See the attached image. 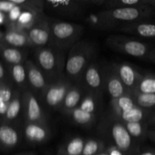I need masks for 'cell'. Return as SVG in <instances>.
Instances as JSON below:
<instances>
[{
  "instance_id": "obj_1",
  "label": "cell",
  "mask_w": 155,
  "mask_h": 155,
  "mask_svg": "<svg viewBox=\"0 0 155 155\" xmlns=\"http://www.w3.org/2000/svg\"><path fill=\"white\" fill-rule=\"evenodd\" d=\"M97 48L92 41L80 40L69 50L66 58L64 75L73 83H80L83 72L95 60Z\"/></svg>"
},
{
  "instance_id": "obj_2",
  "label": "cell",
  "mask_w": 155,
  "mask_h": 155,
  "mask_svg": "<svg viewBox=\"0 0 155 155\" xmlns=\"http://www.w3.org/2000/svg\"><path fill=\"white\" fill-rule=\"evenodd\" d=\"M98 130L106 139H109L108 143L116 146L126 155H136L139 151L124 124L107 114L100 123Z\"/></svg>"
},
{
  "instance_id": "obj_3",
  "label": "cell",
  "mask_w": 155,
  "mask_h": 155,
  "mask_svg": "<svg viewBox=\"0 0 155 155\" xmlns=\"http://www.w3.org/2000/svg\"><path fill=\"white\" fill-rule=\"evenodd\" d=\"M50 27L49 46L66 51L80 40L84 27L76 23L48 18Z\"/></svg>"
},
{
  "instance_id": "obj_4",
  "label": "cell",
  "mask_w": 155,
  "mask_h": 155,
  "mask_svg": "<svg viewBox=\"0 0 155 155\" xmlns=\"http://www.w3.org/2000/svg\"><path fill=\"white\" fill-rule=\"evenodd\" d=\"M34 56L35 63L48 83L64 74L67 58L65 51L48 45L36 48Z\"/></svg>"
},
{
  "instance_id": "obj_5",
  "label": "cell",
  "mask_w": 155,
  "mask_h": 155,
  "mask_svg": "<svg viewBox=\"0 0 155 155\" xmlns=\"http://www.w3.org/2000/svg\"><path fill=\"white\" fill-rule=\"evenodd\" d=\"M101 12L110 24L111 30L124 24L148 21L155 15V9L149 5L101 10Z\"/></svg>"
},
{
  "instance_id": "obj_6",
  "label": "cell",
  "mask_w": 155,
  "mask_h": 155,
  "mask_svg": "<svg viewBox=\"0 0 155 155\" xmlns=\"http://www.w3.org/2000/svg\"><path fill=\"white\" fill-rule=\"evenodd\" d=\"M106 43L113 50L139 58L148 59L152 50V48L145 42L121 35L108 36Z\"/></svg>"
},
{
  "instance_id": "obj_7",
  "label": "cell",
  "mask_w": 155,
  "mask_h": 155,
  "mask_svg": "<svg viewBox=\"0 0 155 155\" xmlns=\"http://www.w3.org/2000/svg\"><path fill=\"white\" fill-rule=\"evenodd\" d=\"M45 9L66 19H83L90 10L85 0H44Z\"/></svg>"
},
{
  "instance_id": "obj_8",
  "label": "cell",
  "mask_w": 155,
  "mask_h": 155,
  "mask_svg": "<svg viewBox=\"0 0 155 155\" xmlns=\"http://www.w3.org/2000/svg\"><path fill=\"white\" fill-rule=\"evenodd\" d=\"M74 83L64 74L49 82L41 93V97L45 105L51 109H60L62 102Z\"/></svg>"
},
{
  "instance_id": "obj_9",
  "label": "cell",
  "mask_w": 155,
  "mask_h": 155,
  "mask_svg": "<svg viewBox=\"0 0 155 155\" xmlns=\"http://www.w3.org/2000/svg\"><path fill=\"white\" fill-rule=\"evenodd\" d=\"M79 83L86 92L102 95L104 91V67L94 60L86 68Z\"/></svg>"
},
{
  "instance_id": "obj_10",
  "label": "cell",
  "mask_w": 155,
  "mask_h": 155,
  "mask_svg": "<svg viewBox=\"0 0 155 155\" xmlns=\"http://www.w3.org/2000/svg\"><path fill=\"white\" fill-rule=\"evenodd\" d=\"M22 109L25 123L47 124L46 118L37 98L28 89L22 91Z\"/></svg>"
},
{
  "instance_id": "obj_11",
  "label": "cell",
  "mask_w": 155,
  "mask_h": 155,
  "mask_svg": "<svg viewBox=\"0 0 155 155\" xmlns=\"http://www.w3.org/2000/svg\"><path fill=\"white\" fill-rule=\"evenodd\" d=\"M27 35L31 47L38 48L48 46L51 36L48 18L43 14L39 20L27 30Z\"/></svg>"
},
{
  "instance_id": "obj_12",
  "label": "cell",
  "mask_w": 155,
  "mask_h": 155,
  "mask_svg": "<svg viewBox=\"0 0 155 155\" xmlns=\"http://www.w3.org/2000/svg\"><path fill=\"white\" fill-rule=\"evenodd\" d=\"M104 91L111 99H117L129 92L111 64L104 67Z\"/></svg>"
},
{
  "instance_id": "obj_13",
  "label": "cell",
  "mask_w": 155,
  "mask_h": 155,
  "mask_svg": "<svg viewBox=\"0 0 155 155\" xmlns=\"http://www.w3.org/2000/svg\"><path fill=\"white\" fill-rule=\"evenodd\" d=\"M111 65L127 91L132 92L134 90L143 74L130 64L114 63Z\"/></svg>"
},
{
  "instance_id": "obj_14",
  "label": "cell",
  "mask_w": 155,
  "mask_h": 155,
  "mask_svg": "<svg viewBox=\"0 0 155 155\" xmlns=\"http://www.w3.org/2000/svg\"><path fill=\"white\" fill-rule=\"evenodd\" d=\"M24 67L27 74V83L30 91L34 93H42L48 85V82L43 73L38 68L35 62L27 59L24 62Z\"/></svg>"
},
{
  "instance_id": "obj_15",
  "label": "cell",
  "mask_w": 155,
  "mask_h": 155,
  "mask_svg": "<svg viewBox=\"0 0 155 155\" xmlns=\"http://www.w3.org/2000/svg\"><path fill=\"white\" fill-rule=\"evenodd\" d=\"M51 132L47 124L25 123L24 136L25 140L31 145H41L49 139Z\"/></svg>"
},
{
  "instance_id": "obj_16",
  "label": "cell",
  "mask_w": 155,
  "mask_h": 155,
  "mask_svg": "<svg viewBox=\"0 0 155 155\" xmlns=\"http://www.w3.org/2000/svg\"><path fill=\"white\" fill-rule=\"evenodd\" d=\"M115 30L145 39H155V22L148 21L124 24Z\"/></svg>"
},
{
  "instance_id": "obj_17",
  "label": "cell",
  "mask_w": 155,
  "mask_h": 155,
  "mask_svg": "<svg viewBox=\"0 0 155 155\" xmlns=\"http://www.w3.org/2000/svg\"><path fill=\"white\" fill-rule=\"evenodd\" d=\"M85 92L86 91L80 83H74L67 92L59 110L68 116L74 109L78 107Z\"/></svg>"
},
{
  "instance_id": "obj_18",
  "label": "cell",
  "mask_w": 155,
  "mask_h": 155,
  "mask_svg": "<svg viewBox=\"0 0 155 155\" xmlns=\"http://www.w3.org/2000/svg\"><path fill=\"white\" fill-rule=\"evenodd\" d=\"M3 39L5 44L9 46L18 48L30 46L27 32L10 26H6V31L4 33Z\"/></svg>"
},
{
  "instance_id": "obj_19",
  "label": "cell",
  "mask_w": 155,
  "mask_h": 155,
  "mask_svg": "<svg viewBox=\"0 0 155 155\" xmlns=\"http://www.w3.org/2000/svg\"><path fill=\"white\" fill-rule=\"evenodd\" d=\"M19 141V132L15 127L6 123L0 126V145L5 149L15 148L18 146Z\"/></svg>"
},
{
  "instance_id": "obj_20",
  "label": "cell",
  "mask_w": 155,
  "mask_h": 155,
  "mask_svg": "<svg viewBox=\"0 0 155 155\" xmlns=\"http://www.w3.org/2000/svg\"><path fill=\"white\" fill-rule=\"evenodd\" d=\"M0 54L9 65L24 64L27 60L28 55L26 49L15 48L7 45H3L0 48Z\"/></svg>"
},
{
  "instance_id": "obj_21",
  "label": "cell",
  "mask_w": 155,
  "mask_h": 155,
  "mask_svg": "<svg viewBox=\"0 0 155 155\" xmlns=\"http://www.w3.org/2000/svg\"><path fill=\"white\" fill-rule=\"evenodd\" d=\"M151 113L152 112L151 110H145L136 105L133 108L120 113L119 114L112 117L118 120L122 123L143 122V121H147Z\"/></svg>"
},
{
  "instance_id": "obj_22",
  "label": "cell",
  "mask_w": 155,
  "mask_h": 155,
  "mask_svg": "<svg viewBox=\"0 0 155 155\" xmlns=\"http://www.w3.org/2000/svg\"><path fill=\"white\" fill-rule=\"evenodd\" d=\"M136 106V104L134 99L132 97L131 94L128 92L117 99L110 100V110L107 114L111 117H114L119 114L120 113L130 110Z\"/></svg>"
},
{
  "instance_id": "obj_23",
  "label": "cell",
  "mask_w": 155,
  "mask_h": 155,
  "mask_svg": "<svg viewBox=\"0 0 155 155\" xmlns=\"http://www.w3.org/2000/svg\"><path fill=\"white\" fill-rule=\"evenodd\" d=\"M101 99L102 95L86 92L78 107L87 113L98 115L101 107Z\"/></svg>"
},
{
  "instance_id": "obj_24",
  "label": "cell",
  "mask_w": 155,
  "mask_h": 155,
  "mask_svg": "<svg viewBox=\"0 0 155 155\" xmlns=\"http://www.w3.org/2000/svg\"><path fill=\"white\" fill-rule=\"evenodd\" d=\"M83 20L92 30H101V31L110 30V25L101 14V10L95 11V12L89 11L86 12Z\"/></svg>"
},
{
  "instance_id": "obj_25",
  "label": "cell",
  "mask_w": 155,
  "mask_h": 155,
  "mask_svg": "<svg viewBox=\"0 0 155 155\" xmlns=\"http://www.w3.org/2000/svg\"><path fill=\"white\" fill-rule=\"evenodd\" d=\"M86 139L80 136H75L62 144L57 155H82Z\"/></svg>"
},
{
  "instance_id": "obj_26",
  "label": "cell",
  "mask_w": 155,
  "mask_h": 155,
  "mask_svg": "<svg viewBox=\"0 0 155 155\" xmlns=\"http://www.w3.org/2000/svg\"><path fill=\"white\" fill-rule=\"evenodd\" d=\"M44 13L40 14L36 13V12H30V11L23 10L16 22H6L5 25L15 27V28L21 29V30L27 32V30H29L39 20V18Z\"/></svg>"
},
{
  "instance_id": "obj_27",
  "label": "cell",
  "mask_w": 155,
  "mask_h": 155,
  "mask_svg": "<svg viewBox=\"0 0 155 155\" xmlns=\"http://www.w3.org/2000/svg\"><path fill=\"white\" fill-rule=\"evenodd\" d=\"M68 116L70 117L73 122L75 123L77 125L83 127H90L95 123L98 115L87 113L77 107Z\"/></svg>"
},
{
  "instance_id": "obj_28",
  "label": "cell",
  "mask_w": 155,
  "mask_h": 155,
  "mask_svg": "<svg viewBox=\"0 0 155 155\" xmlns=\"http://www.w3.org/2000/svg\"><path fill=\"white\" fill-rule=\"evenodd\" d=\"M9 74L14 83L22 91L26 90L28 88L27 74L24 64H21L9 65Z\"/></svg>"
},
{
  "instance_id": "obj_29",
  "label": "cell",
  "mask_w": 155,
  "mask_h": 155,
  "mask_svg": "<svg viewBox=\"0 0 155 155\" xmlns=\"http://www.w3.org/2000/svg\"><path fill=\"white\" fill-rule=\"evenodd\" d=\"M22 92H15L13 98H12L8 106L5 114L4 115V120L7 124L8 122L14 120L19 115L22 109Z\"/></svg>"
},
{
  "instance_id": "obj_30",
  "label": "cell",
  "mask_w": 155,
  "mask_h": 155,
  "mask_svg": "<svg viewBox=\"0 0 155 155\" xmlns=\"http://www.w3.org/2000/svg\"><path fill=\"white\" fill-rule=\"evenodd\" d=\"M127 129L129 134L133 139L137 140H144L147 138V133L148 130V125L147 121L143 122L123 123Z\"/></svg>"
},
{
  "instance_id": "obj_31",
  "label": "cell",
  "mask_w": 155,
  "mask_h": 155,
  "mask_svg": "<svg viewBox=\"0 0 155 155\" xmlns=\"http://www.w3.org/2000/svg\"><path fill=\"white\" fill-rule=\"evenodd\" d=\"M148 5L145 0H105L101 10L124 8L130 7H140Z\"/></svg>"
},
{
  "instance_id": "obj_32",
  "label": "cell",
  "mask_w": 155,
  "mask_h": 155,
  "mask_svg": "<svg viewBox=\"0 0 155 155\" xmlns=\"http://www.w3.org/2000/svg\"><path fill=\"white\" fill-rule=\"evenodd\" d=\"M105 148V142L103 139L89 138L85 140L82 155H96L102 152Z\"/></svg>"
},
{
  "instance_id": "obj_33",
  "label": "cell",
  "mask_w": 155,
  "mask_h": 155,
  "mask_svg": "<svg viewBox=\"0 0 155 155\" xmlns=\"http://www.w3.org/2000/svg\"><path fill=\"white\" fill-rule=\"evenodd\" d=\"M129 92L131 94L136 105L148 110L155 109V94H142L134 91Z\"/></svg>"
},
{
  "instance_id": "obj_34",
  "label": "cell",
  "mask_w": 155,
  "mask_h": 155,
  "mask_svg": "<svg viewBox=\"0 0 155 155\" xmlns=\"http://www.w3.org/2000/svg\"><path fill=\"white\" fill-rule=\"evenodd\" d=\"M133 91L142 94H155V75H142V77Z\"/></svg>"
},
{
  "instance_id": "obj_35",
  "label": "cell",
  "mask_w": 155,
  "mask_h": 155,
  "mask_svg": "<svg viewBox=\"0 0 155 155\" xmlns=\"http://www.w3.org/2000/svg\"><path fill=\"white\" fill-rule=\"evenodd\" d=\"M15 5L24 11L43 13L45 9L44 0H12Z\"/></svg>"
},
{
  "instance_id": "obj_36",
  "label": "cell",
  "mask_w": 155,
  "mask_h": 155,
  "mask_svg": "<svg viewBox=\"0 0 155 155\" xmlns=\"http://www.w3.org/2000/svg\"><path fill=\"white\" fill-rule=\"evenodd\" d=\"M15 92L10 86L6 83L0 87V115L4 117L7 110L8 106L12 98H13Z\"/></svg>"
},
{
  "instance_id": "obj_37",
  "label": "cell",
  "mask_w": 155,
  "mask_h": 155,
  "mask_svg": "<svg viewBox=\"0 0 155 155\" xmlns=\"http://www.w3.org/2000/svg\"><path fill=\"white\" fill-rule=\"evenodd\" d=\"M22 9L18 6L15 5L8 13L7 14V22L15 23L18 21L20 15L22 12Z\"/></svg>"
},
{
  "instance_id": "obj_38",
  "label": "cell",
  "mask_w": 155,
  "mask_h": 155,
  "mask_svg": "<svg viewBox=\"0 0 155 155\" xmlns=\"http://www.w3.org/2000/svg\"><path fill=\"white\" fill-rule=\"evenodd\" d=\"M15 6L12 0H0V12L7 15Z\"/></svg>"
},
{
  "instance_id": "obj_39",
  "label": "cell",
  "mask_w": 155,
  "mask_h": 155,
  "mask_svg": "<svg viewBox=\"0 0 155 155\" xmlns=\"http://www.w3.org/2000/svg\"><path fill=\"white\" fill-rule=\"evenodd\" d=\"M104 151H105L107 155H126L123 151L118 149L116 146L110 143H106L105 142V148H104Z\"/></svg>"
},
{
  "instance_id": "obj_40",
  "label": "cell",
  "mask_w": 155,
  "mask_h": 155,
  "mask_svg": "<svg viewBox=\"0 0 155 155\" xmlns=\"http://www.w3.org/2000/svg\"><path fill=\"white\" fill-rule=\"evenodd\" d=\"M6 78H7V73H6L5 69L3 67V65L0 62V81L5 83V81Z\"/></svg>"
},
{
  "instance_id": "obj_41",
  "label": "cell",
  "mask_w": 155,
  "mask_h": 155,
  "mask_svg": "<svg viewBox=\"0 0 155 155\" xmlns=\"http://www.w3.org/2000/svg\"><path fill=\"white\" fill-rule=\"evenodd\" d=\"M147 138L149 139L150 140L155 142V129L153 128L148 130V133H147Z\"/></svg>"
},
{
  "instance_id": "obj_42",
  "label": "cell",
  "mask_w": 155,
  "mask_h": 155,
  "mask_svg": "<svg viewBox=\"0 0 155 155\" xmlns=\"http://www.w3.org/2000/svg\"><path fill=\"white\" fill-rule=\"evenodd\" d=\"M147 124H148V126H151L152 124H155V111L152 112L151 114V115L149 116L148 119L147 120Z\"/></svg>"
},
{
  "instance_id": "obj_43",
  "label": "cell",
  "mask_w": 155,
  "mask_h": 155,
  "mask_svg": "<svg viewBox=\"0 0 155 155\" xmlns=\"http://www.w3.org/2000/svg\"><path fill=\"white\" fill-rule=\"evenodd\" d=\"M136 155H155V149H149L142 152H138Z\"/></svg>"
},
{
  "instance_id": "obj_44",
  "label": "cell",
  "mask_w": 155,
  "mask_h": 155,
  "mask_svg": "<svg viewBox=\"0 0 155 155\" xmlns=\"http://www.w3.org/2000/svg\"><path fill=\"white\" fill-rule=\"evenodd\" d=\"M7 22V15L0 12V25L5 24Z\"/></svg>"
},
{
  "instance_id": "obj_45",
  "label": "cell",
  "mask_w": 155,
  "mask_h": 155,
  "mask_svg": "<svg viewBox=\"0 0 155 155\" xmlns=\"http://www.w3.org/2000/svg\"><path fill=\"white\" fill-rule=\"evenodd\" d=\"M150 61H151L152 62L155 63V48H152L151 53H150L149 56H148V58Z\"/></svg>"
},
{
  "instance_id": "obj_46",
  "label": "cell",
  "mask_w": 155,
  "mask_h": 155,
  "mask_svg": "<svg viewBox=\"0 0 155 155\" xmlns=\"http://www.w3.org/2000/svg\"><path fill=\"white\" fill-rule=\"evenodd\" d=\"M3 37H4V33H2V32L0 30V48L2 47L3 45H5L4 42V39H3Z\"/></svg>"
},
{
  "instance_id": "obj_47",
  "label": "cell",
  "mask_w": 155,
  "mask_h": 155,
  "mask_svg": "<svg viewBox=\"0 0 155 155\" xmlns=\"http://www.w3.org/2000/svg\"><path fill=\"white\" fill-rule=\"evenodd\" d=\"M145 2L148 5L155 9V0H145Z\"/></svg>"
},
{
  "instance_id": "obj_48",
  "label": "cell",
  "mask_w": 155,
  "mask_h": 155,
  "mask_svg": "<svg viewBox=\"0 0 155 155\" xmlns=\"http://www.w3.org/2000/svg\"><path fill=\"white\" fill-rule=\"evenodd\" d=\"M16 155H37V153L36 151H26V152H23V153H20V154H18Z\"/></svg>"
},
{
  "instance_id": "obj_49",
  "label": "cell",
  "mask_w": 155,
  "mask_h": 155,
  "mask_svg": "<svg viewBox=\"0 0 155 155\" xmlns=\"http://www.w3.org/2000/svg\"><path fill=\"white\" fill-rule=\"evenodd\" d=\"M96 155H107V154H106V152H105V151H103L102 152L99 153V154H96Z\"/></svg>"
},
{
  "instance_id": "obj_50",
  "label": "cell",
  "mask_w": 155,
  "mask_h": 155,
  "mask_svg": "<svg viewBox=\"0 0 155 155\" xmlns=\"http://www.w3.org/2000/svg\"><path fill=\"white\" fill-rule=\"evenodd\" d=\"M4 84H6V83H3V82L0 81V87H1L2 86H3V85H4Z\"/></svg>"
},
{
  "instance_id": "obj_51",
  "label": "cell",
  "mask_w": 155,
  "mask_h": 155,
  "mask_svg": "<svg viewBox=\"0 0 155 155\" xmlns=\"http://www.w3.org/2000/svg\"><path fill=\"white\" fill-rule=\"evenodd\" d=\"M151 127H152V128H154V129H155V124H152V125H151Z\"/></svg>"
}]
</instances>
